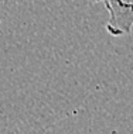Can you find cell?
Masks as SVG:
<instances>
[{
	"instance_id": "6da1fadb",
	"label": "cell",
	"mask_w": 133,
	"mask_h": 134,
	"mask_svg": "<svg viewBox=\"0 0 133 134\" xmlns=\"http://www.w3.org/2000/svg\"><path fill=\"white\" fill-rule=\"evenodd\" d=\"M92 3L105 4L109 20L106 30L113 37L130 34L133 28V0H91Z\"/></svg>"
}]
</instances>
